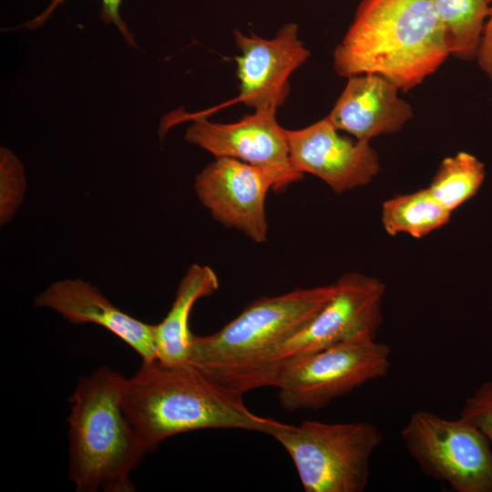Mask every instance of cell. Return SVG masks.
<instances>
[{
    "instance_id": "13",
    "label": "cell",
    "mask_w": 492,
    "mask_h": 492,
    "mask_svg": "<svg viewBox=\"0 0 492 492\" xmlns=\"http://www.w3.org/2000/svg\"><path fill=\"white\" fill-rule=\"evenodd\" d=\"M34 304L51 309L74 324H97L130 346L143 363L157 361L154 325L122 312L89 282L80 279L56 282L35 298Z\"/></svg>"
},
{
    "instance_id": "17",
    "label": "cell",
    "mask_w": 492,
    "mask_h": 492,
    "mask_svg": "<svg viewBox=\"0 0 492 492\" xmlns=\"http://www.w3.org/2000/svg\"><path fill=\"white\" fill-rule=\"evenodd\" d=\"M445 26L450 55L463 60L477 58L485 21L490 8L487 0H433Z\"/></svg>"
},
{
    "instance_id": "23",
    "label": "cell",
    "mask_w": 492,
    "mask_h": 492,
    "mask_svg": "<svg viewBox=\"0 0 492 492\" xmlns=\"http://www.w3.org/2000/svg\"><path fill=\"white\" fill-rule=\"evenodd\" d=\"M487 1H488V3H491V2H492V0H487Z\"/></svg>"
},
{
    "instance_id": "21",
    "label": "cell",
    "mask_w": 492,
    "mask_h": 492,
    "mask_svg": "<svg viewBox=\"0 0 492 492\" xmlns=\"http://www.w3.org/2000/svg\"><path fill=\"white\" fill-rule=\"evenodd\" d=\"M65 1L66 0H51L49 5L41 14L16 28L36 29L42 26L50 18L54 11ZM122 1L123 0H101L100 18L107 24L111 23L115 25L127 44L130 47L137 48L138 46L135 36L128 29L119 13Z\"/></svg>"
},
{
    "instance_id": "20",
    "label": "cell",
    "mask_w": 492,
    "mask_h": 492,
    "mask_svg": "<svg viewBox=\"0 0 492 492\" xmlns=\"http://www.w3.org/2000/svg\"><path fill=\"white\" fill-rule=\"evenodd\" d=\"M460 417L477 426L492 446V379L466 399Z\"/></svg>"
},
{
    "instance_id": "16",
    "label": "cell",
    "mask_w": 492,
    "mask_h": 492,
    "mask_svg": "<svg viewBox=\"0 0 492 492\" xmlns=\"http://www.w3.org/2000/svg\"><path fill=\"white\" fill-rule=\"evenodd\" d=\"M451 213L426 188L384 201L382 222L392 236L406 233L421 238L446 225Z\"/></svg>"
},
{
    "instance_id": "7",
    "label": "cell",
    "mask_w": 492,
    "mask_h": 492,
    "mask_svg": "<svg viewBox=\"0 0 492 492\" xmlns=\"http://www.w3.org/2000/svg\"><path fill=\"white\" fill-rule=\"evenodd\" d=\"M404 445L429 477L456 492H492V446L473 424L424 410L400 432Z\"/></svg>"
},
{
    "instance_id": "18",
    "label": "cell",
    "mask_w": 492,
    "mask_h": 492,
    "mask_svg": "<svg viewBox=\"0 0 492 492\" xmlns=\"http://www.w3.org/2000/svg\"><path fill=\"white\" fill-rule=\"evenodd\" d=\"M485 174L484 164L462 151L442 161L427 189L452 212L477 192Z\"/></svg>"
},
{
    "instance_id": "3",
    "label": "cell",
    "mask_w": 492,
    "mask_h": 492,
    "mask_svg": "<svg viewBox=\"0 0 492 492\" xmlns=\"http://www.w3.org/2000/svg\"><path fill=\"white\" fill-rule=\"evenodd\" d=\"M125 377L101 366L70 397L68 477L77 492H133L147 453L122 406Z\"/></svg>"
},
{
    "instance_id": "14",
    "label": "cell",
    "mask_w": 492,
    "mask_h": 492,
    "mask_svg": "<svg viewBox=\"0 0 492 492\" xmlns=\"http://www.w3.org/2000/svg\"><path fill=\"white\" fill-rule=\"evenodd\" d=\"M392 81L376 74L348 77L345 87L326 118L338 130L369 142L383 134L399 131L413 117L410 105Z\"/></svg>"
},
{
    "instance_id": "8",
    "label": "cell",
    "mask_w": 492,
    "mask_h": 492,
    "mask_svg": "<svg viewBox=\"0 0 492 492\" xmlns=\"http://www.w3.org/2000/svg\"><path fill=\"white\" fill-rule=\"evenodd\" d=\"M334 292L302 328L282 343L268 357L258 388L272 386L278 367L292 359L359 338H375L382 323L384 284L360 273H347L334 282Z\"/></svg>"
},
{
    "instance_id": "1",
    "label": "cell",
    "mask_w": 492,
    "mask_h": 492,
    "mask_svg": "<svg viewBox=\"0 0 492 492\" xmlns=\"http://www.w3.org/2000/svg\"><path fill=\"white\" fill-rule=\"evenodd\" d=\"M242 394L189 363H142L125 378L122 406L147 453L178 434L203 429H239L272 435L284 425L253 414Z\"/></svg>"
},
{
    "instance_id": "9",
    "label": "cell",
    "mask_w": 492,
    "mask_h": 492,
    "mask_svg": "<svg viewBox=\"0 0 492 492\" xmlns=\"http://www.w3.org/2000/svg\"><path fill=\"white\" fill-rule=\"evenodd\" d=\"M275 115L272 110H255L229 124L199 118L192 120L185 139L215 158L236 159L265 169L273 179V190H282L303 175L292 164L286 129Z\"/></svg>"
},
{
    "instance_id": "12",
    "label": "cell",
    "mask_w": 492,
    "mask_h": 492,
    "mask_svg": "<svg viewBox=\"0 0 492 492\" xmlns=\"http://www.w3.org/2000/svg\"><path fill=\"white\" fill-rule=\"evenodd\" d=\"M324 118L300 129H286L292 164L300 174H312L334 192L370 182L379 172L376 151L369 142L341 136Z\"/></svg>"
},
{
    "instance_id": "19",
    "label": "cell",
    "mask_w": 492,
    "mask_h": 492,
    "mask_svg": "<svg viewBox=\"0 0 492 492\" xmlns=\"http://www.w3.org/2000/svg\"><path fill=\"white\" fill-rule=\"evenodd\" d=\"M26 190L25 169L8 149H0V223L7 224L22 204Z\"/></svg>"
},
{
    "instance_id": "2",
    "label": "cell",
    "mask_w": 492,
    "mask_h": 492,
    "mask_svg": "<svg viewBox=\"0 0 492 492\" xmlns=\"http://www.w3.org/2000/svg\"><path fill=\"white\" fill-rule=\"evenodd\" d=\"M450 55L433 0H362L333 52L342 77L376 74L407 91Z\"/></svg>"
},
{
    "instance_id": "10",
    "label": "cell",
    "mask_w": 492,
    "mask_h": 492,
    "mask_svg": "<svg viewBox=\"0 0 492 492\" xmlns=\"http://www.w3.org/2000/svg\"><path fill=\"white\" fill-rule=\"evenodd\" d=\"M273 179L263 169L231 158H216L195 178L200 203L220 224L256 243L267 241L265 201Z\"/></svg>"
},
{
    "instance_id": "6",
    "label": "cell",
    "mask_w": 492,
    "mask_h": 492,
    "mask_svg": "<svg viewBox=\"0 0 492 492\" xmlns=\"http://www.w3.org/2000/svg\"><path fill=\"white\" fill-rule=\"evenodd\" d=\"M391 349L359 337L282 364L272 386L286 411L319 410L357 387L385 377Z\"/></svg>"
},
{
    "instance_id": "15",
    "label": "cell",
    "mask_w": 492,
    "mask_h": 492,
    "mask_svg": "<svg viewBox=\"0 0 492 492\" xmlns=\"http://www.w3.org/2000/svg\"><path fill=\"white\" fill-rule=\"evenodd\" d=\"M220 286L216 272L207 265L192 264L178 286L164 319L154 325L157 361L166 365L190 363L194 334L189 321L196 302L214 293Z\"/></svg>"
},
{
    "instance_id": "22",
    "label": "cell",
    "mask_w": 492,
    "mask_h": 492,
    "mask_svg": "<svg viewBox=\"0 0 492 492\" xmlns=\"http://www.w3.org/2000/svg\"><path fill=\"white\" fill-rule=\"evenodd\" d=\"M477 59L481 70L492 78V7L485 25Z\"/></svg>"
},
{
    "instance_id": "5",
    "label": "cell",
    "mask_w": 492,
    "mask_h": 492,
    "mask_svg": "<svg viewBox=\"0 0 492 492\" xmlns=\"http://www.w3.org/2000/svg\"><path fill=\"white\" fill-rule=\"evenodd\" d=\"M286 450L306 492H363L383 436L370 422L285 424L271 435Z\"/></svg>"
},
{
    "instance_id": "11",
    "label": "cell",
    "mask_w": 492,
    "mask_h": 492,
    "mask_svg": "<svg viewBox=\"0 0 492 492\" xmlns=\"http://www.w3.org/2000/svg\"><path fill=\"white\" fill-rule=\"evenodd\" d=\"M298 33L295 23L285 24L271 39L235 30L240 93L224 106L241 102L255 110L277 111L290 93V77L311 55Z\"/></svg>"
},
{
    "instance_id": "4",
    "label": "cell",
    "mask_w": 492,
    "mask_h": 492,
    "mask_svg": "<svg viewBox=\"0 0 492 492\" xmlns=\"http://www.w3.org/2000/svg\"><path fill=\"white\" fill-rule=\"evenodd\" d=\"M334 283L258 299L214 333L192 339L190 363L244 395L271 354L330 300Z\"/></svg>"
}]
</instances>
